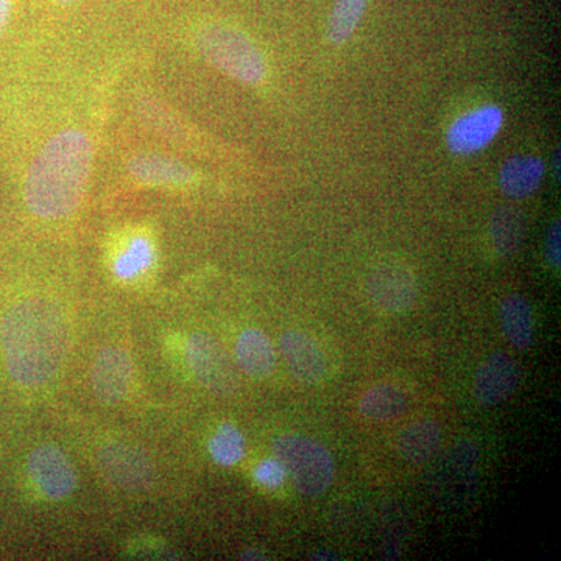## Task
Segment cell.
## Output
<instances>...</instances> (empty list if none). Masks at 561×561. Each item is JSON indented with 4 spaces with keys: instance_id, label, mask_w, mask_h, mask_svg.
I'll return each mask as SVG.
<instances>
[{
    "instance_id": "6da1fadb",
    "label": "cell",
    "mask_w": 561,
    "mask_h": 561,
    "mask_svg": "<svg viewBox=\"0 0 561 561\" xmlns=\"http://www.w3.org/2000/svg\"><path fill=\"white\" fill-rule=\"evenodd\" d=\"M70 324L65 309L49 298L14 302L0 321V346L13 381L41 387L60 373L69 350Z\"/></svg>"
},
{
    "instance_id": "7a4b0ae2",
    "label": "cell",
    "mask_w": 561,
    "mask_h": 561,
    "mask_svg": "<svg viewBox=\"0 0 561 561\" xmlns=\"http://www.w3.org/2000/svg\"><path fill=\"white\" fill-rule=\"evenodd\" d=\"M94 161L87 133L70 128L51 136L32 161L24 201L36 217L65 219L79 208Z\"/></svg>"
},
{
    "instance_id": "3957f363",
    "label": "cell",
    "mask_w": 561,
    "mask_h": 561,
    "mask_svg": "<svg viewBox=\"0 0 561 561\" xmlns=\"http://www.w3.org/2000/svg\"><path fill=\"white\" fill-rule=\"evenodd\" d=\"M195 44L214 68L231 79L249 87H260L267 79V61L260 47L234 25L206 22L195 33Z\"/></svg>"
},
{
    "instance_id": "277c9868",
    "label": "cell",
    "mask_w": 561,
    "mask_h": 561,
    "mask_svg": "<svg viewBox=\"0 0 561 561\" xmlns=\"http://www.w3.org/2000/svg\"><path fill=\"white\" fill-rule=\"evenodd\" d=\"M273 454L284 465L295 489L302 496H320L334 481V459L319 440L284 434L273 442Z\"/></svg>"
},
{
    "instance_id": "5b68a950",
    "label": "cell",
    "mask_w": 561,
    "mask_h": 561,
    "mask_svg": "<svg viewBox=\"0 0 561 561\" xmlns=\"http://www.w3.org/2000/svg\"><path fill=\"white\" fill-rule=\"evenodd\" d=\"M186 356L192 371L206 389L224 397L234 393L238 387L234 365L213 335L192 334L186 343Z\"/></svg>"
},
{
    "instance_id": "8992f818",
    "label": "cell",
    "mask_w": 561,
    "mask_h": 561,
    "mask_svg": "<svg viewBox=\"0 0 561 561\" xmlns=\"http://www.w3.org/2000/svg\"><path fill=\"white\" fill-rule=\"evenodd\" d=\"M371 301L389 313H404L419 298V283L408 265L400 261H383L376 265L367 279Z\"/></svg>"
},
{
    "instance_id": "52a82bcc",
    "label": "cell",
    "mask_w": 561,
    "mask_h": 561,
    "mask_svg": "<svg viewBox=\"0 0 561 561\" xmlns=\"http://www.w3.org/2000/svg\"><path fill=\"white\" fill-rule=\"evenodd\" d=\"M28 478L36 490L50 501H62L77 489V472L58 446L41 445L27 460Z\"/></svg>"
},
{
    "instance_id": "ba28073f",
    "label": "cell",
    "mask_w": 561,
    "mask_h": 561,
    "mask_svg": "<svg viewBox=\"0 0 561 561\" xmlns=\"http://www.w3.org/2000/svg\"><path fill=\"white\" fill-rule=\"evenodd\" d=\"M504 125V111L497 105H483L461 114L446 135L448 149L456 154H474L490 146Z\"/></svg>"
},
{
    "instance_id": "9c48e42d",
    "label": "cell",
    "mask_w": 561,
    "mask_h": 561,
    "mask_svg": "<svg viewBox=\"0 0 561 561\" xmlns=\"http://www.w3.org/2000/svg\"><path fill=\"white\" fill-rule=\"evenodd\" d=\"M103 474L124 490L140 491L153 482V465L140 449L125 443H108L98 456Z\"/></svg>"
},
{
    "instance_id": "30bf717a",
    "label": "cell",
    "mask_w": 561,
    "mask_h": 561,
    "mask_svg": "<svg viewBox=\"0 0 561 561\" xmlns=\"http://www.w3.org/2000/svg\"><path fill=\"white\" fill-rule=\"evenodd\" d=\"M522 383V368L507 353L491 354L476 373L474 398L482 405L501 404L518 390Z\"/></svg>"
},
{
    "instance_id": "8fae6325",
    "label": "cell",
    "mask_w": 561,
    "mask_h": 561,
    "mask_svg": "<svg viewBox=\"0 0 561 561\" xmlns=\"http://www.w3.org/2000/svg\"><path fill=\"white\" fill-rule=\"evenodd\" d=\"M92 387L99 400L106 404H119L130 393L133 368L124 350L105 348L92 365Z\"/></svg>"
},
{
    "instance_id": "7c38bea8",
    "label": "cell",
    "mask_w": 561,
    "mask_h": 561,
    "mask_svg": "<svg viewBox=\"0 0 561 561\" xmlns=\"http://www.w3.org/2000/svg\"><path fill=\"white\" fill-rule=\"evenodd\" d=\"M279 348L298 381L319 383L327 378V354L311 335L301 331L284 332L280 335Z\"/></svg>"
},
{
    "instance_id": "4fadbf2b",
    "label": "cell",
    "mask_w": 561,
    "mask_h": 561,
    "mask_svg": "<svg viewBox=\"0 0 561 561\" xmlns=\"http://www.w3.org/2000/svg\"><path fill=\"white\" fill-rule=\"evenodd\" d=\"M546 165L531 154H513L502 164L500 187L507 197L526 198L541 186Z\"/></svg>"
},
{
    "instance_id": "5bb4252c",
    "label": "cell",
    "mask_w": 561,
    "mask_h": 561,
    "mask_svg": "<svg viewBox=\"0 0 561 561\" xmlns=\"http://www.w3.org/2000/svg\"><path fill=\"white\" fill-rule=\"evenodd\" d=\"M236 360L250 378H267L276 365V354L271 339L260 330L243 331L236 343Z\"/></svg>"
},
{
    "instance_id": "9a60e30c",
    "label": "cell",
    "mask_w": 561,
    "mask_h": 561,
    "mask_svg": "<svg viewBox=\"0 0 561 561\" xmlns=\"http://www.w3.org/2000/svg\"><path fill=\"white\" fill-rule=\"evenodd\" d=\"M502 330L513 346L527 350L534 345L535 320L530 302L519 294H512L500 306Z\"/></svg>"
},
{
    "instance_id": "2e32d148",
    "label": "cell",
    "mask_w": 561,
    "mask_h": 561,
    "mask_svg": "<svg viewBox=\"0 0 561 561\" xmlns=\"http://www.w3.org/2000/svg\"><path fill=\"white\" fill-rule=\"evenodd\" d=\"M442 443V430L434 420H419L402 430L397 449L409 463H424L434 456Z\"/></svg>"
},
{
    "instance_id": "e0dca14e",
    "label": "cell",
    "mask_w": 561,
    "mask_h": 561,
    "mask_svg": "<svg viewBox=\"0 0 561 561\" xmlns=\"http://www.w3.org/2000/svg\"><path fill=\"white\" fill-rule=\"evenodd\" d=\"M409 397L400 387L379 383L365 391L359 401V411L367 420L390 421L398 419L408 409Z\"/></svg>"
},
{
    "instance_id": "ac0fdd59",
    "label": "cell",
    "mask_w": 561,
    "mask_h": 561,
    "mask_svg": "<svg viewBox=\"0 0 561 561\" xmlns=\"http://www.w3.org/2000/svg\"><path fill=\"white\" fill-rule=\"evenodd\" d=\"M491 247L501 256H508L522 247L524 220L518 210L501 208L491 216L489 225Z\"/></svg>"
},
{
    "instance_id": "d6986e66",
    "label": "cell",
    "mask_w": 561,
    "mask_h": 561,
    "mask_svg": "<svg viewBox=\"0 0 561 561\" xmlns=\"http://www.w3.org/2000/svg\"><path fill=\"white\" fill-rule=\"evenodd\" d=\"M128 168L136 179L154 184H183L192 180L190 169L169 158L138 157Z\"/></svg>"
},
{
    "instance_id": "ffe728a7",
    "label": "cell",
    "mask_w": 561,
    "mask_h": 561,
    "mask_svg": "<svg viewBox=\"0 0 561 561\" xmlns=\"http://www.w3.org/2000/svg\"><path fill=\"white\" fill-rule=\"evenodd\" d=\"M370 0H337L331 11L328 38L332 44H345L359 27Z\"/></svg>"
},
{
    "instance_id": "44dd1931",
    "label": "cell",
    "mask_w": 561,
    "mask_h": 561,
    "mask_svg": "<svg viewBox=\"0 0 561 561\" xmlns=\"http://www.w3.org/2000/svg\"><path fill=\"white\" fill-rule=\"evenodd\" d=\"M209 453L221 467H232L245 456V438L232 424H221L210 438Z\"/></svg>"
},
{
    "instance_id": "7402d4cb",
    "label": "cell",
    "mask_w": 561,
    "mask_h": 561,
    "mask_svg": "<svg viewBox=\"0 0 561 561\" xmlns=\"http://www.w3.org/2000/svg\"><path fill=\"white\" fill-rule=\"evenodd\" d=\"M153 261V250L146 239H135L127 250L117 257L114 272L119 278L130 279L150 267Z\"/></svg>"
},
{
    "instance_id": "603a6c76",
    "label": "cell",
    "mask_w": 561,
    "mask_h": 561,
    "mask_svg": "<svg viewBox=\"0 0 561 561\" xmlns=\"http://www.w3.org/2000/svg\"><path fill=\"white\" fill-rule=\"evenodd\" d=\"M287 471L276 457L262 460L254 471V479L265 489H278L286 481Z\"/></svg>"
},
{
    "instance_id": "cb8c5ba5",
    "label": "cell",
    "mask_w": 561,
    "mask_h": 561,
    "mask_svg": "<svg viewBox=\"0 0 561 561\" xmlns=\"http://www.w3.org/2000/svg\"><path fill=\"white\" fill-rule=\"evenodd\" d=\"M546 257L553 268H560L561 262V224L553 220L546 234Z\"/></svg>"
},
{
    "instance_id": "d4e9b609",
    "label": "cell",
    "mask_w": 561,
    "mask_h": 561,
    "mask_svg": "<svg viewBox=\"0 0 561 561\" xmlns=\"http://www.w3.org/2000/svg\"><path fill=\"white\" fill-rule=\"evenodd\" d=\"M11 10H13V0H0V38L9 25Z\"/></svg>"
},
{
    "instance_id": "484cf974",
    "label": "cell",
    "mask_w": 561,
    "mask_h": 561,
    "mask_svg": "<svg viewBox=\"0 0 561 561\" xmlns=\"http://www.w3.org/2000/svg\"><path fill=\"white\" fill-rule=\"evenodd\" d=\"M243 560H267V557L264 553L256 551V549H250V551H245L242 553Z\"/></svg>"
},
{
    "instance_id": "4316f807",
    "label": "cell",
    "mask_w": 561,
    "mask_h": 561,
    "mask_svg": "<svg viewBox=\"0 0 561 561\" xmlns=\"http://www.w3.org/2000/svg\"><path fill=\"white\" fill-rule=\"evenodd\" d=\"M312 560H337V557H334V553L330 551H319L313 553L311 557Z\"/></svg>"
},
{
    "instance_id": "83f0119b",
    "label": "cell",
    "mask_w": 561,
    "mask_h": 561,
    "mask_svg": "<svg viewBox=\"0 0 561 561\" xmlns=\"http://www.w3.org/2000/svg\"><path fill=\"white\" fill-rule=\"evenodd\" d=\"M556 176L559 179L560 176V150L556 151V154H553V171H556Z\"/></svg>"
},
{
    "instance_id": "f1b7e54d",
    "label": "cell",
    "mask_w": 561,
    "mask_h": 561,
    "mask_svg": "<svg viewBox=\"0 0 561 561\" xmlns=\"http://www.w3.org/2000/svg\"><path fill=\"white\" fill-rule=\"evenodd\" d=\"M61 3H70L73 2V0H60Z\"/></svg>"
}]
</instances>
